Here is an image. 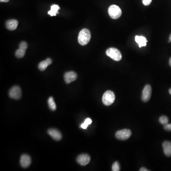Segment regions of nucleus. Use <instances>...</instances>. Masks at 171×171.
<instances>
[{"label": "nucleus", "mask_w": 171, "mask_h": 171, "mask_svg": "<svg viewBox=\"0 0 171 171\" xmlns=\"http://www.w3.org/2000/svg\"><path fill=\"white\" fill-rule=\"evenodd\" d=\"M120 170V165L119 163L118 162H115L112 166V170L113 171H119Z\"/></svg>", "instance_id": "412c9836"}, {"label": "nucleus", "mask_w": 171, "mask_h": 171, "mask_svg": "<svg viewBox=\"0 0 171 171\" xmlns=\"http://www.w3.org/2000/svg\"><path fill=\"white\" fill-rule=\"evenodd\" d=\"M49 135L52 139L56 141H60L62 139V135L60 131L56 129H50L48 131Z\"/></svg>", "instance_id": "9b49d317"}, {"label": "nucleus", "mask_w": 171, "mask_h": 171, "mask_svg": "<svg viewBox=\"0 0 171 171\" xmlns=\"http://www.w3.org/2000/svg\"><path fill=\"white\" fill-rule=\"evenodd\" d=\"M164 129L167 131H171V124H167L165 125Z\"/></svg>", "instance_id": "b1692460"}, {"label": "nucleus", "mask_w": 171, "mask_h": 171, "mask_svg": "<svg viewBox=\"0 0 171 171\" xmlns=\"http://www.w3.org/2000/svg\"><path fill=\"white\" fill-rule=\"evenodd\" d=\"M169 65H170V66L171 67V57L170 58V60H169Z\"/></svg>", "instance_id": "cd10ccee"}, {"label": "nucleus", "mask_w": 171, "mask_h": 171, "mask_svg": "<svg viewBox=\"0 0 171 171\" xmlns=\"http://www.w3.org/2000/svg\"><path fill=\"white\" fill-rule=\"evenodd\" d=\"M164 154L166 156H171V142L169 141L164 142L163 143Z\"/></svg>", "instance_id": "ddd939ff"}, {"label": "nucleus", "mask_w": 171, "mask_h": 171, "mask_svg": "<svg viewBox=\"0 0 171 171\" xmlns=\"http://www.w3.org/2000/svg\"><path fill=\"white\" fill-rule=\"evenodd\" d=\"M115 95L112 91L108 90L104 93L102 97V102L105 106H110L115 101Z\"/></svg>", "instance_id": "20e7f679"}, {"label": "nucleus", "mask_w": 171, "mask_h": 171, "mask_svg": "<svg viewBox=\"0 0 171 171\" xmlns=\"http://www.w3.org/2000/svg\"><path fill=\"white\" fill-rule=\"evenodd\" d=\"M169 93H170V94L171 95V88H170V89H169Z\"/></svg>", "instance_id": "c85d7f7f"}, {"label": "nucleus", "mask_w": 171, "mask_h": 171, "mask_svg": "<svg viewBox=\"0 0 171 171\" xmlns=\"http://www.w3.org/2000/svg\"><path fill=\"white\" fill-rule=\"evenodd\" d=\"M91 34L89 30L84 29L79 33L78 36V42L80 45L84 46L87 45L90 41Z\"/></svg>", "instance_id": "f257e3e1"}, {"label": "nucleus", "mask_w": 171, "mask_h": 171, "mask_svg": "<svg viewBox=\"0 0 171 171\" xmlns=\"http://www.w3.org/2000/svg\"><path fill=\"white\" fill-rule=\"evenodd\" d=\"M109 15L113 19H118L122 15V11L119 6L116 5H112L108 9Z\"/></svg>", "instance_id": "f03ea898"}, {"label": "nucleus", "mask_w": 171, "mask_h": 171, "mask_svg": "<svg viewBox=\"0 0 171 171\" xmlns=\"http://www.w3.org/2000/svg\"><path fill=\"white\" fill-rule=\"evenodd\" d=\"M135 41L139 44V48L146 46L147 41L145 37L142 36H136L135 37Z\"/></svg>", "instance_id": "2eb2a0df"}, {"label": "nucleus", "mask_w": 171, "mask_h": 171, "mask_svg": "<svg viewBox=\"0 0 171 171\" xmlns=\"http://www.w3.org/2000/svg\"><path fill=\"white\" fill-rule=\"evenodd\" d=\"M60 8L59 6L56 4H54L51 6L50 10L48 11V15H50L51 16L56 15L58 13V10H60Z\"/></svg>", "instance_id": "dca6fc26"}, {"label": "nucleus", "mask_w": 171, "mask_h": 171, "mask_svg": "<svg viewBox=\"0 0 171 171\" xmlns=\"http://www.w3.org/2000/svg\"><path fill=\"white\" fill-rule=\"evenodd\" d=\"M26 50L19 48L16 50L15 52V56L18 58H22L25 54Z\"/></svg>", "instance_id": "a211bd4d"}, {"label": "nucleus", "mask_w": 171, "mask_h": 171, "mask_svg": "<svg viewBox=\"0 0 171 171\" xmlns=\"http://www.w3.org/2000/svg\"><path fill=\"white\" fill-rule=\"evenodd\" d=\"M18 22L16 19H10L6 23V27L10 31H14L17 28Z\"/></svg>", "instance_id": "f8f14e48"}, {"label": "nucleus", "mask_w": 171, "mask_h": 171, "mask_svg": "<svg viewBox=\"0 0 171 171\" xmlns=\"http://www.w3.org/2000/svg\"><path fill=\"white\" fill-rule=\"evenodd\" d=\"M52 63V60L49 58H48L45 61H42L39 63L38 68L41 71H44L46 70L49 65Z\"/></svg>", "instance_id": "4468645a"}, {"label": "nucleus", "mask_w": 171, "mask_h": 171, "mask_svg": "<svg viewBox=\"0 0 171 171\" xmlns=\"http://www.w3.org/2000/svg\"><path fill=\"white\" fill-rule=\"evenodd\" d=\"M140 171H149L147 169V168H144V167H142V168H141L140 169Z\"/></svg>", "instance_id": "393cba45"}, {"label": "nucleus", "mask_w": 171, "mask_h": 171, "mask_svg": "<svg viewBox=\"0 0 171 171\" xmlns=\"http://www.w3.org/2000/svg\"><path fill=\"white\" fill-rule=\"evenodd\" d=\"M27 48H28V45H27V43L25 42V41H22V42H21L20 44H19V48L26 50Z\"/></svg>", "instance_id": "4be33fe9"}, {"label": "nucleus", "mask_w": 171, "mask_h": 171, "mask_svg": "<svg viewBox=\"0 0 171 171\" xmlns=\"http://www.w3.org/2000/svg\"><path fill=\"white\" fill-rule=\"evenodd\" d=\"M168 121H169V120H168V118L166 116H161L159 118V122L162 125H164V126L168 124Z\"/></svg>", "instance_id": "aec40b11"}, {"label": "nucleus", "mask_w": 171, "mask_h": 171, "mask_svg": "<svg viewBox=\"0 0 171 171\" xmlns=\"http://www.w3.org/2000/svg\"><path fill=\"white\" fill-rule=\"evenodd\" d=\"M106 55L115 61L118 62L122 59V54L118 49L115 48H110L106 50Z\"/></svg>", "instance_id": "7ed1b4c3"}, {"label": "nucleus", "mask_w": 171, "mask_h": 171, "mask_svg": "<svg viewBox=\"0 0 171 171\" xmlns=\"http://www.w3.org/2000/svg\"><path fill=\"white\" fill-rule=\"evenodd\" d=\"M31 158L30 156L26 154L22 155L20 159V164L23 168H26L31 165Z\"/></svg>", "instance_id": "1a4fd4ad"}, {"label": "nucleus", "mask_w": 171, "mask_h": 171, "mask_svg": "<svg viewBox=\"0 0 171 171\" xmlns=\"http://www.w3.org/2000/svg\"><path fill=\"white\" fill-rule=\"evenodd\" d=\"M64 78L66 83L70 84L76 80L77 78V75L74 71L67 72L64 74Z\"/></svg>", "instance_id": "9d476101"}, {"label": "nucleus", "mask_w": 171, "mask_h": 171, "mask_svg": "<svg viewBox=\"0 0 171 171\" xmlns=\"http://www.w3.org/2000/svg\"><path fill=\"white\" fill-rule=\"evenodd\" d=\"M168 42H171V34L169 36V41H168Z\"/></svg>", "instance_id": "bb28decb"}, {"label": "nucleus", "mask_w": 171, "mask_h": 171, "mask_svg": "<svg viewBox=\"0 0 171 171\" xmlns=\"http://www.w3.org/2000/svg\"><path fill=\"white\" fill-rule=\"evenodd\" d=\"M90 157L89 155L86 154H81L77 157V161L78 164L82 166H85L90 162Z\"/></svg>", "instance_id": "6e6552de"}, {"label": "nucleus", "mask_w": 171, "mask_h": 171, "mask_svg": "<svg viewBox=\"0 0 171 171\" xmlns=\"http://www.w3.org/2000/svg\"><path fill=\"white\" fill-rule=\"evenodd\" d=\"M132 133L129 129H125L117 131L116 133V137L120 140H126L131 136Z\"/></svg>", "instance_id": "39448f33"}, {"label": "nucleus", "mask_w": 171, "mask_h": 171, "mask_svg": "<svg viewBox=\"0 0 171 171\" xmlns=\"http://www.w3.org/2000/svg\"><path fill=\"white\" fill-rule=\"evenodd\" d=\"M152 0H142V2L145 6H148L152 2Z\"/></svg>", "instance_id": "5701e85b"}, {"label": "nucleus", "mask_w": 171, "mask_h": 171, "mask_svg": "<svg viewBox=\"0 0 171 171\" xmlns=\"http://www.w3.org/2000/svg\"><path fill=\"white\" fill-rule=\"evenodd\" d=\"M92 123V120L89 118H88L84 121L83 124H81L80 127L83 129H87L88 125H90Z\"/></svg>", "instance_id": "6ab92c4d"}, {"label": "nucleus", "mask_w": 171, "mask_h": 171, "mask_svg": "<svg viewBox=\"0 0 171 171\" xmlns=\"http://www.w3.org/2000/svg\"><path fill=\"white\" fill-rule=\"evenodd\" d=\"M10 97L14 100H18L22 96V90L21 88L17 86L13 87L9 91Z\"/></svg>", "instance_id": "423d86ee"}, {"label": "nucleus", "mask_w": 171, "mask_h": 171, "mask_svg": "<svg viewBox=\"0 0 171 171\" xmlns=\"http://www.w3.org/2000/svg\"><path fill=\"white\" fill-rule=\"evenodd\" d=\"M152 93V88L150 85H147L145 86L142 91V100L143 101L147 102L149 100Z\"/></svg>", "instance_id": "0eeeda50"}, {"label": "nucleus", "mask_w": 171, "mask_h": 171, "mask_svg": "<svg viewBox=\"0 0 171 171\" xmlns=\"http://www.w3.org/2000/svg\"><path fill=\"white\" fill-rule=\"evenodd\" d=\"M49 107V109L52 111H55L56 109V105L55 103L54 99L52 96H50L49 98L48 101Z\"/></svg>", "instance_id": "f3484780"}, {"label": "nucleus", "mask_w": 171, "mask_h": 171, "mask_svg": "<svg viewBox=\"0 0 171 171\" xmlns=\"http://www.w3.org/2000/svg\"><path fill=\"white\" fill-rule=\"evenodd\" d=\"M9 1V0H0V2H7Z\"/></svg>", "instance_id": "a878e982"}]
</instances>
